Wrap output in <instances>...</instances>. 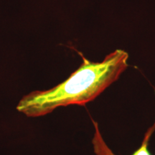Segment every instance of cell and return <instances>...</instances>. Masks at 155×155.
<instances>
[{
	"label": "cell",
	"instance_id": "cell-1",
	"mask_svg": "<svg viewBox=\"0 0 155 155\" xmlns=\"http://www.w3.org/2000/svg\"><path fill=\"white\" fill-rule=\"evenodd\" d=\"M79 54L83 63L66 80L48 90L25 95L17 104V111L28 117H39L61 106L85 105L117 81L128 67L129 55L123 50H116L101 62H92Z\"/></svg>",
	"mask_w": 155,
	"mask_h": 155
},
{
	"label": "cell",
	"instance_id": "cell-2",
	"mask_svg": "<svg viewBox=\"0 0 155 155\" xmlns=\"http://www.w3.org/2000/svg\"><path fill=\"white\" fill-rule=\"evenodd\" d=\"M93 124H94L95 128V133L94 138L92 139V144L94 146V150L96 155H116L112 152L111 149L108 147V145L106 144L105 141L104 140V138L102 137L101 134L99 131L98 128V122L95 121L94 120H92ZM155 131V122L152 127L148 129L147 132L145 133L144 139L140 147L137 149V150L134 152L131 155H152L150 154V151L148 150V146L150 144V140L152 134Z\"/></svg>",
	"mask_w": 155,
	"mask_h": 155
}]
</instances>
